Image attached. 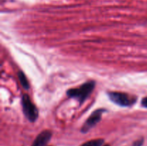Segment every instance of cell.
<instances>
[{"mask_svg": "<svg viewBox=\"0 0 147 146\" xmlns=\"http://www.w3.org/2000/svg\"><path fill=\"white\" fill-rule=\"evenodd\" d=\"M96 82L95 81H89L82 84L78 88L70 89L67 91V95L70 98H75L80 103L83 102L88 97L94 90Z\"/></svg>", "mask_w": 147, "mask_h": 146, "instance_id": "obj_1", "label": "cell"}, {"mask_svg": "<svg viewBox=\"0 0 147 146\" xmlns=\"http://www.w3.org/2000/svg\"><path fill=\"white\" fill-rule=\"evenodd\" d=\"M108 95L113 102L121 107H131L137 100L134 95L120 92H110L108 93Z\"/></svg>", "mask_w": 147, "mask_h": 146, "instance_id": "obj_2", "label": "cell"}, {"mask_svg": "<svg viewBox=\"0 0 147 146\" xmlns=\"http://www.w3.org/2000/svg\"><path fill=\"white\" fill-rule=\"evenodd\" d=\"M22 106L23 113L29 121L35 122L38 117V110L33 104L31 99L27 94H24L22 97Z\"/></svg>", "mask_w": 147, "mask_h": 146, "instance_id": "obj_3", "label": "cell"}, {"mask_svg": "<svg viewBox=\"0 0 147 146\" xmlns=\"http://www.w3.org/2000/svg\"><path fill=\"white\" fill-rule=\"evenodd\" d=\"M105 111L104 109H98V110H96V111L93 112L91 115H90V117L88 118V120H86V123H84V125H83L81 128V132L83 133H86L92 128V127H94L96 125H97L98 123L100 122V120H101L102 115H103V112Z\"/></svg>", "mask_w": 147, "mask_h": 146, "instance_id": "obj_4", "label": "cell"}, {"mask_svg": "<svg viewBox=\"0 0 147 146\" xmlns=\"http://www.w3.org/2000/svg\"><path fill=\"white\" fill-rule=\"evenodd\" d=\"M51 137V132L49 130H45L38 135L32 146H47Z\"/></svg>", "mask_w": 147, "mask_h": 146, "instance_id": "obj_5", "label": "cell"}, {"mask_svg": "<svg viewBox=\"0 0 147 146\" xmlns=\"http://www.w3.org/2000/svg\"><path fill=\"white\" fill-rule=\"evenodd\" d=\"M18 77L19 80H20V83H21L22 86L23 87V88L24 90H29L30 88V84H29L28 80H27V77H26L25 74H24V72L22 71H20L18 72Z\"/></svg>", "mask_w": 147, "mask_h": 146, "instance_id": "obj_6", "label": "cell"}, {"mask_svg": "<svg viewBox=\"0 0 147 146\" xmlns=\"http://www.w3.org/2000/svg\"><path fill=\"white\" fill-rule=\"evenodd\" d=\"M104 143L103 139H95L83 143L81 146H101Z\"/></svg>", "mask_w": 147, "mask_h": 146, "instance_id": "obj_7", "label": "cell"}, {"mask_svg": "<svg viewBox=\"0 0 147 146\" xmlns=\"http://www.w3.org/2000/svg\"><path fill=\"white\" fill-rule=\"evenodd\" d=\"M143 142L144 140H142H142H136V141L134 143V146H142V144H143Z\"/></svg>", "mask_w": 147, "mask_h": 146, "instance_id": "obj_8", "label": "cell"}, {"mask_svg": "<svg viewBox=\"0 0 147 146\" xmlns=\"http://www.w3.org/2000/svg\"><path fill=\"white\" fill-rule=\"evenodd\" d=\"M142 105L143 106V107L147 108V97H144V98L142 100Z\"/></svg>", "mask_w": 147, "mask_h": 146, "instance_id": "obj_9", "label": "cell"}, {"mask_svg": "<svg viewBox=\"0 0 147 146\" xmlns=\"http://www.w3.org/2000/svg\"><path fill=\"white\" fill-rule=\"evenodd\" d=\"M104 146H109V145H104Z\"/></svg>", "mask_w": 147, "mask_h": 146, "instance_id": "obj_10", "label": "cell"}]
</instances>
